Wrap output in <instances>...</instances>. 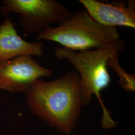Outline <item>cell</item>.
<instances>
[{
    "label": "cell",
    "instance_id": "obj_1",
    "mask_svg": "<svg viewBox=\"0 0 135 135\" xmlns=\"http://www.w3.org/2000/svg\"><path fill=\"white\" fill-rule=\"evenodd\" d=\"M25 94L33 114L64 133L73 130L83 107L78 73L70 71L49 82L40 79Z\"/></svg>",
    "mask_w": 135,
    "mask_h": 135
},
{
    "label": "cell",
    "instance_id": "obj_2",
    "mask_svg": "<svg viewBox=\"0 0 135 135\" xmlns=\"http://www.w3.org/2000/svg\"><path fill=\"white\" fill-rule=\"evenodd\" d=\"M125 48L124 40L120 39L92 51L77 52L63 47H57L55 50L56 58L67 60L78 72L83 106L89 104L93 95H95L103 110V120H107L111 117L101 97L102 91L108 87L111 83L107 62L112 55L119 53Z\"/></svg>",
    "mask_w": 135,
    "mask_h": 135
},
{
    "label": "cell",
    "instance_id": "obj_3",
    "mask_svg": "<svg viewBox=\"0 0 135 135\" xmlns=\"http://www.w3.org/2000/svg\"><path fill=\"white\" fill-rule=\"evenodd\" d=\"M120 35L115 27L98 23L86 11L80 10L55 28L38 34L37 40H48L74 51L100 48L116 41Z\"/></svg>",
    "mask_w": 135,
    "mask_h": 135
},
{
    "label": "cell",
    "instance_id": "obj_4",
    "mask_svg": "<svg viewBox=\"0 0 135 135\" xmlns=\"http://www.w3.org/2000/svg\"><path fill=\"white\" fill-rule=\"evenodd\" d=\"M0 12L5 16L19 15L18 24L25 32L39 34L53 23L60 24L70 19L73 13L55 0H5Z\"/></svg>",
    "mask_w": 135,
    "mask_h": 135
},
{
    "label": "cell",
    "instance_id": "obj_5",
    "mask_svg": "<svg viewBox=\"0 0 135 135\" xmlns=\"http://www.w3.org/2000/svg\"><path fill=\"white\" fill-rule=\"evenodd\" d=\"M52 75L51 70L41 66L32 56L16 57L0 62V89L25 93L34 82Z\"/></svg>",
    "mask_w": 135,
    "mask_h": 135
},
{
    "label": "cell",
    "instance_id": "obj_6",
    "mask_svg": "<svg viewBox=\"0 0 135 135\" xmlns=\"http://www.w3.org/2000/svg\"><path fill=\"white\" fill-rule=\"evenodd\" d=\"M86 11L98 23L104 26L135 28V2L104 3L96 0H80Z\"/></svg>",
    "mask_w": 135,
    "mask_h": 135
},
{
    "label": "cell",
    "instance_id": "obj_7",
    "mask_svg": "<svg viewBox=\"0 0 135 135\" xmlns=\"http://www.w3.org/2000/svg\"><path fill=\"white\" fill-rule=\"evenodd\" d=\"M15 25L9 18L0 25V62L21 56L43 55V44L25 41L19 36Z\"/></svg>",
    "mask_w": 135,
    "mask_h": 135
},
{
    "label": "cell",
    "instance_id": "obj_8",
    "mask_svg": "<svg viewBox=\"0 0 135 135\" xmlns=\"http://www.w3.org/2000/svg\"><path fill=\"white\" fill-rule=\"evenodd\" d=\"M119 53L112 55L108 59L107 66L113 69L119 78L118 84L127 92H134L135 91V75L129 74L124 70L119 62Z\"/></svg>",
    "mask_w": 135,
    "mask_h": 135
}]
</instances>
